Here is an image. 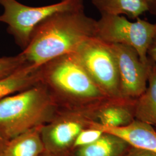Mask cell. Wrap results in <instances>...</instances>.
<instances>
[{
	"mask_svg": "<svg viewBox=\"0 0 156 156\" xmlns=\"http://www.w3.org/2000/svg\"><path fill=\"white\" fill-rule=\"evenodd\" d=\"M8 140L0 133V150L2 148V147L5 145Z\"/></svg>",
	"mask_w": 156,
	"mask_h": 156,
	"instance_id": "obj_21",
	"label": "cell"
},
{
	"mask_svg": "<svg viewBox=\"0 0 156 156\" xmlns=\"http://www.w3.org/2000/svg\"><path fill=\"white\" fill-rule=\"evenodd\" d=\"M41 156H61V155H57V154H51L50 153H48L46 151H45Z\"/></svg>",
	"mask_w": 156,
	"mask_h": 156,
	"instance_id": "obj_22",
	"label": "cell"
},
{
	"mask_svg": "<svg viewBox=\"0 0 156 156\" xmlns=\"http://www.w3.org/2000/svg\"><path fill=\"white\" fill-rule=\"evenodd\" d=\"M124 156H156V154L150 151L131 146Z\"/></svg>",
	"mask_w": 156,
	"mask_h": 156,
	"instance_id": "obj_18",
	"label": "cell"
},
{
	"mask_svg": "<svg viewBox=\"0 0 156 156\" xmlns=\"http://www.w3.org/2000/svg\"><path fill=\"white\" fill-rule=\"evenodd\" d=\"M90 127L116 135L133 147L150 151L156 154V132L148 124L136 120L124 127H108L93 122Z\"/></svg>",
	"mask_w": 156,
	"mask_h": 156,
	"instance_id": "obj_9",
	"label": "cell"
},
{
	"mask_svg": "<svg viewBox=\"0 0 156 156\" xmlns=\"http://www.w3.org/2000/svg\"><path fill=\"white\" fill-rule=\"evenodd\" d=\"M131 147L123 139L104 133L94 142L73 149L65 156H124Z\"/></svg>",
	"mask_w": 156,
	"mask_h": 156,
	"instance_id": "obj_11",
	"label": "cell"
},
{
	"mask_svg": "<svg viewBox=\"0 0 156 156\" xmlns=\"http://www.w3.org/2000/svg\"><path fill=\"white\" fill-rule=\"evenodd\" d=\"M92 4L101 14L125 15L133 19L147 12L144 0H92Z\"/></svg>",
	"mask_w": 156,
	"mask_h": 156,
	"instance_id": "obj_14",
	"label": "cell"
},
{
	"mask_svg": "<svg viewBox=\"0 0 156 156\" xmlns=\"http://www.w3.org/2000/svg\"><path fill=\"white\" fill-rule=\"evenodd\" d=\"M147 55H149L151 60L156 64V36L148 49Z\"/></svg>",
	"mask_w": 156,
	"mask_h": 156,
	"instance_id": "obj_19",
	"label": "cell"
},
{
	"mask_svg": "<svg viewBox=\"0 0 156 156\" xmlns=\"http://www.w3.org/2000/svg\"><path fill=\"white\" fill-rule=\"evenodd\" d=\"M147 12L151 15L156 16V0H144Z\"/></svg>",
	"mask_w": 156,
	"mask_h": 156,
	"instance_id": "obj_20",
	"label": "cell"
},
{
	"mask_svg": "<svg viewBox=\"0 0 156 156\" xmlns=\"http://www.w3.org/2000/svg\"><path fill=\"white\" fill-rule=\"evenodd\" d=\"M97 20L83 8L60 12L35 28L21 55L26 66L39 67L58 57L74 53L86 40L95 37Z\"/></svg>",
	"mask_w": 156,
	"mask_h": 156,
	"instance_id": "obj_1",
	"label": "cell"
},
{
	"mask_svg": "<svg viewBox=\"0 0 156 156\" xmlns=\"http://www.w3.org/2000/svg\"><path fill=\"white\" fill-rule=\"evenodd\" d=\"M39 82L60 108H91L108 98L95 84L74 53L39 67Z\"/></svg>",
	"mask_w": 156,
	"mask_h": 156,
	"instance_id": "obj_2",
	"label": "cell"
},
{
	"mask_svg": "<svg viewBox=\"0 0 156 156\" xmlns=\"http://www.w3.org/2000/svg\"><path fill=\"white\" fill-rule=\"evenodd\" d=\"M96 108H60L55 116L41 128L45 151L66 156L71 151L78 135L96 121Z\"/></svg>",
	"mask_w": 156,
	"mask_h": 156,
	"instance_id": "obj_7",
	"label": "cell"
},
{
	"mask_svg": "<svg viewBox=\"0 0 156 156\" xmlns=\"http://www.w3.org/2000/svg\"><path fill=\"white\" fill-rule=\"evenodd\" d=\"M39 82V67L24 65L9 76L0 79V100Z\"/></svg>",
	"mask_w": 156,
	"mask_h": 156,
	"instance_id": "obj_13",
	"label": "cell"
},
{
	"mask_svg": "<svg viewBox=\"0 0 156 156\" xmlns=\"http://www.w3.org/2000/svg\"><path fill=\"white\" fill-rule=\"evenodd\" d=\"M97 20L95 37L111 44H122L133 48L140 61L147 64L150 61L147 51L156 36V23L138 17L135 22L125 17L101 14Z\"/></svg>",
	"mask_w": 156,
	"mask_h": 156,
	"instance_id": "obj_6",
	"label": "cell"
},
{
	"mask_svg": "<svg viewBox=\"0 0 156 156\" xmlns=\"http://www.w3.org/2000/svg\"><path fill=\"white\" fill-rule=\"evenodd\" d=\"M110 44L117 59L121 97H140L147 88L151 59L145 64L133 48L122 44Z\"/></svg>",
	"mask_w": 156,
	"mask_h": 156,
	"instance_id": "obj_8",
	"label": "cell"
},
{
	"mask_svg": "<svg viewBox=\"0 0 156 156\" xmlns=\"http://www.w3.org/2000/svg\"><path fill=\"white\" fill-rule=\"evenodd\" d=\"M4 8L0 22L8 26L7 31L24 50L28 45L34 30L48 17L60 12L83 8V0H61L42 6L26 5L17 0H0Z\"/></svg>",
	"mask_w": 156,
	"mask_h": 156,
	"instance_id": "obj_4",
	"label": "cell"
},
{
	"mask_svg": "<svg viewBox=\"0 0 156 156\" xmlns=\"http://www.w3.org/2000/svg\"><path fill=\"white\" fill-rule=\"evenodd\" d=\"M60 106L39 82L0 100V133L11 140L49 123Z\"/></svg>",
	"mask_w": 156,
	"mask_h": 156,
	"instance_id": "obj_3",
	"label": "cell"
},
{
	"mask_svg": "<svg viewBox=\"0 0 156 156\" xmlns=\"http://www.w3.org/2000/svg\"><path fill=\"white\" fill-rule=\"evenodd\" d=\"M112 101H106L96 108V122L108 127H124L131 123L133 120L130 112L124 107L112 103Z\"/></svg>",
	"mask_w": 156,
	"mask_h": 156,
	"instance_id": "obj_15",
	"label": "cell"
},
{
	"mask_svg": "<svg viewBox=\"0 0 156 156\" xmlns=\"http://www.w3.org/2000/svg\"><path fill=\"white\" fill-rule=\"evenodd\" d=\"M95 84L111 100L121 97L117 59L111 45L94 37L74 52Z\"/></svg>",
	"mask_w": 156,
	"mask_h": 156,
	"instance_id": "obj_5",
	"label": "cell"
},
{
	"mask_svg": "<svg viewBox=\"0 0 156 156\" xmlns=\"http://www.w3.org/2000/svg\"><path fill=\"white\" fill-rule=\"evenodd\" d=\"M42 126L8 140L0 150V156H42L45 151L41 135Z\"/></svg>",
	"mask_w": 156,
	"mask_h": 156,
	"instance_id": "obj_10",
	"label": "cell"
},
{
	"mask_svg": "<svg viewBox=\"0 0 156 156\" xmlns=\"http://www.w3.org/2000/svg\"><path fill=\"white\" fill-rule=\"evenodd\" d=\"M147 81L149 86L140 97L135 115L137 120L156 126V64L151 59Z\"/></svg>",
	"mask_w": 156,
	"mask_h": 156,
	"instance_id": "obj_12",
	"label": "cell"
},
{
	"mask_svg": "<svg viewBox=\"0 0 156 156\" xmlns=\"http://www.w3.org/2000/svg\"><path fill=\"white\" fill-rule=\"evenodd\" d=\"M25 65L21 54L0 58V79L9 76Z\"/></svg>",
	"mask_w": 156,
	"mask_h": 156,
	"instance_id": "obj_16",
	"label": "cell"
},
{
	"mask_svg": "<svg viewBox=\"0 0 156 156\" xmlns=\"http://www.w3.org/2000/svg\"><path fill=\"white\" fill-rule=\"evenodd\" d=\"M104 133L98 128L89 127L83 129L74 141L72 149L90 145L98 140Z\"/></svg>",
	"mask_w": 156,
	"mask_h": 156,
	"instance_id": "obj_17",
	"label": "cell"
}]
</instances>
